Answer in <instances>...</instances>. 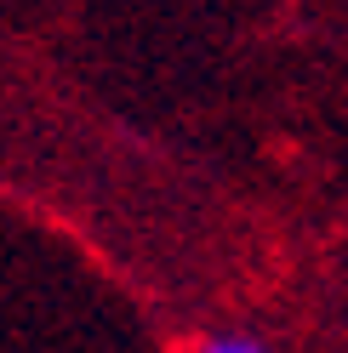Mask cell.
I'll use <instances>...</instances> for the list:
<instances>
[{"instance_id":"6da1fadb","label":"cell","mask_w":348,"mask_h":353,"mask_svg":"<svg viewBox=\"0 0 348 353\" xmlns=\"http://www.w3.org/2000/svg\"><path fill=\"white\" fill-rule=\"evenodd\" d=\"M183 353H269V342L251 336V330H206V336H194Z\"/></svg>"}]
</instances>
